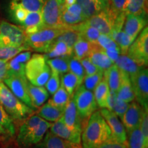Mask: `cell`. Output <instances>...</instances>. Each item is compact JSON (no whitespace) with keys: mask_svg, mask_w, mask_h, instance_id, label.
Instances as JSON below:
<instances>
[{"mask_svg":"<svg viewBox=\"0 0 148 148\" xmlns=\"http://www.w3.org/2000/svg\"><path fill=\"white\" fill-rule=\"evenodd\" d=\"M83 128V148H100L110 137V130L99 111L90 116Z\"/></svg>","mask_w":148,"mask_h":148,"instance_id":"obj_1","label":"cell"},{"mask_svg":"<svg viewBox=\"0 0 148 148\" xmlns=\"http://www.w3.org/2000/svg\"><path fill=\"white\" fill-rule=\"evenodd\" d=\"M0 104L12 119L16 120H25L34 111L20 101L3 82H0Z\"/></svg>","mask_w":148,"mask_h":148,"instance_id":"obj_2","label":"cell"},{"mask_svg":"<svg viewBox=\"0 0 148 148\" xmlns=\"http://www.w3.org/2000/svg\"><path fill=\"white\" fill-rule=\"evenodd\" d=\"M25 77L31 84L43 86L51 75V69L47 64L44 55L35 53L30 57L25 64Z\"/></svg>","mask_w":148,"mask_h":148,"instance_id":"obj_3","label":"cell"},{"mask_svg":"<svg viewBox=\"0 0 148 148\" xmlns=\"http://www.w3.org/2000/svg\"><path fill=\"white\" fill-rule=\"evenodd\" d=\"M64 27H43L33 34H25V44L29 49L46 53L51 44L62 33Z\"/></svg>","mask_w":148,"mask_h":148,"instance_id":"obj_4","label":"cell"},{"mask_svg":"<svg viewBox=\"0 0 148 148\" xmlns=\"http://www.w3.org/2000/svg\"><path fill=\"white\" fill-rule=\"evenodd\" d=\"M72 96L75 103L77 112L82 121H87L90 116L97 110V103L93 92L81 84Z\"/></svg>","mask_w":148,"mask_h":148,"instance_id":"obj_5","label":"cell"},{"mask_svg":"<svg viewBox=\"0 0 148 148\" xmlns=\"http://www.w3.org/2000/svg\"><path fill=\"white\" fill-rule=\"evenodd\" d=\"M25 40L23 27L5 21H0V47L21 46L25 44Z\"/></svg>","mask_w":148,"mask_h":148,"instance_id":"obj_6","label":"cell"},{"mask_svg":"<svg viewBox=\"0 0 148 148\" xmlns=\"http://www.w3.org/2000/svg\"><path fill=\"white\" fill-rule=\"evenodd\" d=\"M136 101L143 110H148V71L143 66L130 77Z\"/></svg>","mask_w":148,"mask_h":148,"instance_id":"obj_7","label":"cell"},{"mask_svg":"<svg viewBox=\"0 0 148 148\" xmlns=\"http://www.w3.org/2000/svg\"><path fill=\"white\" fill-rule=\"evenodd\" d=\"M127 56L136 61L140 66L148 63V28L144 27L141 33L134 39L127 51Z\"/></svg>","mask_w":148,"mask_h":148,"instance_id":"obj_8","label":"cell"},{"mask_svg":"<svg viewBox=\"0 0 148 148\" xmlns=\"http://www.w3.org/2000/svg\"><path fill=\"white\" fill-rule=\"evenodd\" d=\"M64 0H47L42 10L44 27H64L60 15Z\"/></svg>","mask_w":148,"mask_h":148,"instance_id":"obj_9","label":"cell"},{"mask_svg":"<svg viewBox=\"0 0 148 148\" xmlns=\"http://www.w3.org/2000/svg\"><path fill=\"white\" fill-rule=\"evenodd\" d=\"M27 79L26 77L18 76V75H6L3 79V83L8 86L11 92L23 103L29 108L34 109L30 98H29L28 90L27 87Z\"/></svg>","mask_w":148,"mask_h":148,"instance_id":"obj_10","label":"cell"},{"mask_svg":"<svg viewBox=\"0 0 148 148\" xmlns=\"http://www.w3.org/2000/svg\"><path fill=\"white\" fill-rule=\"evenodd\" d=\"M99 112L110 130V139L119 143L127 142L126 132L124 125L119 121L113 111L107 108H102Z\"/></svg>","mask_w":148,"mask_h":148,"instance_id":"obj_11","label":"cell"},{"mask_svg":"<svg viewBox=\"0 0 148 148\" xmlns=\"http://www.w3.org/2000/svg\"><path fill=\"white\" fill-rule=\"evenodd\" d=\"M115 19V17L112 15L110 10H108L101 11L95 14L85 22L88 25L97 29L100 34L108 35L111 37Z\"/></svg>","mask_w":148,"mask_h":148,"instance_id":"obj_12","label":"cell"},{"mask_svg":"<svg viewBox=\"0 0 148 148\" xmlns=\"http://www.w3.org/2000/svg\"><path fill=\"white\" fill-rule=\"evenodd\" d=\"M42 119H43L40 117L38 114L30 115L25 119L18 130L17 136V143L18 145L23 147L31 146V140L33 134L37 126L40 124Z\"/></svg>","mask_w":148,"mask_h":148,"instance_id":"obj_13","label":"cell"},{"mask_svg":"<svg viewBox=\"0 0 148 148\" xmlns=\"http://www.w3.org/2000/svg\"><path fill=\"white\" fill-rule=\"evenodd\" d=\"M62 118L64 124L68 128L74 132L82 134L85 123L79 115L73 97L69 99L68 103H66Z\"/></svg>","mask_w":148,"mask_h":148,"instance_id":"obj_14","label":"cell"},{"mask_svg":"<svg viewBox=\"0 0 148 148\" xmlns=\"http://www.w3.org/2000/svg\"><path fill=\"white\" fill-rule=\"evenodd\" d=\"M143 108L137 101H132L122 117V122L128 133L133 129L139 127L143 115Z\"/></svg>","mask_w":148,"mask_h":148,"instance_id":"obj_15","label":"cell"},{"mask_svg":"<svg viewBox=\"0 0 148 148\" xmlns=\"http://www.w3.org/2000/svg\"><path fill=\"white\" fill-rule=\"evenodd\" d=\"M60 21L64 27L74 26L85 21L82 15V9L78 3L75 2L68 6H64L62 5Z\"/></svg>","mask_w":148,"mask_h":148,"instance_id":"obj_16","label":"cell"},{"mask_svg":"<svg viewBox=\"0 0 148 148\" xmlns=\"http://www.w3.org/2000/svg\"><path fill=\"white\" fill-rule=\"evenodd\" d=\"M146 25H147L146 15L126 14L123 29L125 34L134 40Z\"/></svg>","mask_w":148,"mask_h":148,"instance_id":"obj_17","label":"cell"},{"mask_svg":"<svg viewBox=\"0 0 148 148\" xmlns=\"http://www.w3.org/2000/svg\"><path fill=\"white\" fill-rule=\"evenodd\" d=\"M76 2L82 9L85 21L101 11L110 9L108 0H76Z\"/></svg>","mask_w":148,"mask_h":148,"instance_id":"obj_18","label":"cell"},{"mask_svg":"<svg viewBox=\"0 0 148 148\" xmlns=\"http://www.w3.org/2000/svg\"><path fill=\"white\" fill-rule=\"evenodd\" d=\"M30 57L31 52L27 50L26 51H21L10 60L7 61L6 75L25 77V64Z\"/></svg>","mask_w":148,"mask_h":148,"instance_id":"obj_19","label":"cell"},{"mask_svg":"<svg viewBox=\"0 0 148 148\" xmlns=\"http://www.w3.org/2000/svg\"><path fill=\"white\" fill-rule=\"evenodd\" d=\"M49 128H50V132L52 134L61 138H63L66 141L71 142V143H80L81 133L74 132L68 128L64 124L62 117L58 121H55V123H52Z\"/></svg>","mask_w":148,"mask_h":148,"instance_id":"obj_20","label":"cell"},{"mask_svg":"<svg viewBox=\"0 0 148 148\" xmlns=\"http://www.w3.org/2000/svg\"><path fill=\"white\" fill-rule=\"evenodd\" d=\"M87 58L91 61L92 63L103 71H106L114 64L97 42H93L92 50Z\"/></svg>","mask_w":148,"mask_h":148,"instance_id":"obj_21","label":"cell"},{"mask_svg":"<svg viewBox=\"0 0 148 148\" xmlns=\"http://www.w3.org/2000/svg\"><path fill=\"white\" fill-rule=\"evenodd\" d=\"M20 24L24 29L25 34H30L38 32L44 27L42 12L27 11L25 18Z\"/></svg>","mask_w":148,"mask_h":148,"instance_id":"obj_22","label":"cell"},{"mask_svg":"<svg viewBox=\"0 0 148 148\" xmlns=\"http://www.w3.org/2000/svg\"><path fill=\"white\" fill-rule=\"evenodd\" d=\"M27 87L29 98L35 108L41 106L49 97V92L43 86H34L27 81Z\"/></svg>","mask_w":148,"mask_h":148,"instance_id":"obj_23","label":"cell"},{"mask_svg":"<svg viewBox=\"0 0 148 148\" xmlns=\"http://www.w3.org/2000/svg\"><path fill=\"white\" fill-rule=\"evenodd\" d=\"M114 63L121 71L127 73L130 77L136 74L142 67H143V66H140L136 61L127 56V54H120Z\"/></svg>","mask_w":148,"mask_h":148,"instance_id":"obj_24","label":"cell"},{"mask_svg":"<svg viewBox=\"0 0 148 148\" xmlns=\"http://www.w3.org/2000/svg\"><path fill=\"white\" fill-rule=\"evenodd\" d=\"M121 84L119 90L116 92V96L121 100L126 101L127 103L132 102V101H134L135 97L130 79L129 75L125 72L121 71Z\"/></svg>","mask_w":148,"mask_h":148,"instance_id":"obj_25","label":"cell"},{"mask_svg":"<svg viewBox=\"0 0 148 148\" xmlns=\"http://www.w3.org/2000/svg\"><path fill=\"white\" fill-rule=\"evenodd\" d=\"M72 55H73V50L68 47L65 42L62 40H55L49 46V49L44 56L45 57L46 60H47V59L58 58V57L70 56Z\"/></svg>","mask_w":148,"mask_h":148,"instance_id":"obj_26","label":"cell"},{"mask_svg":"<svg viewBox=\"0 0 148 148\" xmlns=\"http://www.w3.org/2000/svg\"><path fill=\"white\" fill-rule=\"evenodd\" d=\"M64 110L63 108H58L47 102L40 107L39 110L37 111V114L46 121L55 122L62 117L63 115Z\"/></svg>","mask_w":148,"mask_h":148,"instance_id":"obj_27","label":"cell"},{"mask_svg":"<svg viewBox=\"0 0 148 148\" xmlns=\"http://www.w3.org/2000/svg\"><path fill=\"white\" fill-rule=\"evenodd\" d=\"M103 76L106 79L110 90L116 92H117L121 84V70L116 66V64L114 63L110 68L103 71Z\"/></svg>","mask_w":148,"mask_h":148,"instance_id":"obj_28","label":"cell"},{"mask_svg":"<svg viewBox=\"0 0 148 148\" xmlns=\"http://www.w3.org/2000/svg\"><path fill=\"white\" fill-rule=\"evenodd\" d=\"M109 91H110V88H109L108 83L103 76V78L94 89L93 93L96 103L100 108H106Z\"/></svg>","mask_w":148,"mask_h":148,"instance_id":"obj_29","label":"cell"},{"mask_svg":"<svg viewBox=\"0 0 148 148\" xmlns=\"http://www.w3.org/2000/svg\"><path fill=\"white\" fill-rule=\"evenodd\" d=\"M42 141L39 142L35 148H66L67 141L56 136L51 132L45 134Z\"/></svg>","mask_w":148,"mask_h":148,"instance_id":"obj_30","label":"cell"},{"mask_svg":"<svg viewBox=\"0 0 148 148\" xmlns=\"http://www.w3.org/2000/svg\"><path fill=\"white\" fill-rule=\"evenodd\" d=\"M47 0H12L10 6H17L29 12H42Z\"/></svg>","mask_w":148,"mask_h":148,"instance_id":"obj_31","label":"cell"},{"mask_svg":"<svg viewBox=\"0 0 148 148\" xmlns=\"http://www.w3.org/2000/svg\"><path fill=\"white\" fill-rule=\"evenodd\" d=\"M80 34L75 26L65 27L62 33L57 37L58 40H62L65 42L70 49L73 50V47L75 43L80 38Z\"/></svg>","mask_w":148,"mask_h":148,"instance_id":"obj_32","label":"cell"},{"mask_svg":"<svg viewBox=\"0 0 148 148\" xmlns=\"http://www.w3.org/2000/svg\"><path fill=\"white\" fill-rule=\"evenodd\" d=\"M111 38L114 40V42L119 46L121 54H127V49L132 42L133 40L130 36L125 34L123 30H113L111 34Z\"/></svg>","mask_w":148,"mask_h":148,"instance_id":"obj_33","label":"cell"},{"mask_svg":"<svg viewBox=\"0 0 148 148\" xmlns=\"http://www.w3.org/2000/svg\"><path fill=\"white\" fill-rule=\"evenodd\" d=\"M93 42H89L80 37L73 47V54L78 60L87 58L92 50Z\"/></svg>","mask_w":148,"mask_h":148,"instance_id":"obj_34","label":"cell"},{"mask_svg":"<svg viewBox=\"0 0 148 148\" xmlns=\"http://www.w3.org/2000/svg\"><path fill=\"white\" fill-rule=\"evenodd\" d=\"M0 129L6 136H12L15 134V127L10 116L0 104Z\"/></svg>","mask_w":148,"mask_h":148,"instance_id":"obj_35","label":"cell"},{"mask_svg":"<svg viewBox=\"0 0 148 148\" xmlns=\"http://www.w3.org/2000/svg\"><path fill=\"white\" fill-rule=\"evenodd\" d=\"M74 26L79 31L81 37L84 39L91 42H97L100 32L95 27L88 25L85 21Z\"/></svg>","mask_w":148,"mask_h":148,"instance_id":"obj_36","label":"cell"},{"mask_svg":"<svg viewBox=\"0 0 148 148\" xmlns=\"http://www.w3.org/2000/svg\"><path fill=\"white\" fill-rule=\"evenodd\" d=\"M61 86L68 92L69 97H71L80 84L77 77L73 73L71 72H66L61 75Z\"/></svg>","mask_w":148,"mask_h":148,"instance_id":"obj_37","label":"cell"},{"mask_svg":"<svg viewBox=\"0 0 148 148\" xmlns=\"http://www.w3.org/2000/svg\"><path fill=\"white\" fill-rule=\"evenodd\" d=\"M70 56L47 59L46 60V62H47L51 70L56 71L59 75H62L69 71V59Z\"/></svg>","mask_w":148,"mask_h":148,"instance_id":"obj_38","label":"cell"},{"mask_svg":"<svg viewBox=\"0 0 148 148\" xmlns=\"http://www.w3.org/2000/svg\"><path fill=\"white\" fill-rule=\"evenodd\" d=\"M146 0H127L124 12L126 14L146 15Z\"/></svg>","mask_w":148,"mask_h":148,"instance_id":"obj_39","label":"cell"},{"mask_svg":"<svg viewBox=\"0 0 148 148\" xmlns=\"http://www.w3.org/2000/svg\"><path fill=\"white\" fill-rule=\"evenodd\" d=\"M128 148H147L140 127L133 129L128 132Z\"/></svg>","mask_w":148,"mask_h":148,"instance_id":"obj_40","label":"cell"},{"mask_svg":"<svg viewBox=\"0 0 148 148\" xmlns=\"http://www.w3.org/2000/svg\"><path fill=\"white\" fill-rule=\"evenodd\" d=\"M69 100V94L60 85V86H59L58 89L53 94V97L48 101V102L58 107V108L64 109Z\"/></svg>","mask_w":148,"mask_h":148,"instance_id":"obj_41","label":"cell"},{"mask_svg":"<svg viewBox=\"0 0 148 148\" xmlns=\"http://www.w3.org/2000/svg\"><path fill=\"white\" fill-rule=\"evenodd\" d=\"M30 49L27 45L24 44L21 46H4L0 47V59L8 61L17 55L18 53L23 51Z\"/></svg>","mask_w":148,"mask_h":148,"instance_id":"obj_42","label":"cell"},{"mask_svg":"<svg viewBox=\"0 0 148 148\" xmlns=\"http://www.w3.org/2000/svg\"><path fill=\"white\" fill-rule=\"evenodd\" d=\"M69 71L77 77L79 84H82L85 76L84 69L81 64L80 60L74 57L73 56H70L69 59Z\"/></svg>","mask_w":148,"mask_h":148,"instance_id":"obj_43","label":"cell"},{"mask_svg":"<svg viewBox=\"0 0 148 148\" xmlns=\"http://www.w3.org/2000/svg\"><path fill=\"white\" fill-rule=\"evenodd\" d=\"M103 71H100L97 73L93 74V75H86L83 79V81H84L83 86L87 90L92 91L101 80V79L103 78Z\"/></svg>","mask_w":148,"mask_h":148,"instance_id":"obj_44","label":"cell"},{"mask_svg":"<svg viewBox=\"0 0 148 148\" xmlns=\"http://www.w3.org/2000/svg\"><path fill=\"white\" fill-rule=\"evenodd\" d=\"M97 42L104 51L110 50V49H119V46L114 42V40L111 37L106 34H99L97 40Z\"/></svg>","mask_w":148,"mask_h":148,"instance_id":"obj_45","label":"cell"},{"mask_svg":"<svg viewBox=\"0 0 148 148\" xmlns=\"http://www.w3.org/2000/svg\"><path fill=\"white\" fill-rule=\"evenodd\" d=\"M60 75L56 71L51 70V75L47 82H46V88L49 93L53 95L58 89L60 86Z\"/></svg>","mask_w":148,"mask_h":148,"instance_id":"obj_46","label":"cell"},{"mask_svg":"<svg viewBox=\"0 0 148 148\" xmlns=\"http://www.w3.org/2000/svg\"><path fill=\"white\" fill-rule=\"evenodd\" d=\"M126 3L127 0H110L109 10L115 18L120 14L125 13L124 10Z\"/></svg>","mask_w":148,"mask_h":148,"instance_id":"obj_47","label":"cell"},{"mask_svg":"<svg viewBox=\"0 0 148 148\" xmlns=\"http://www.w3.org/2000/svg\"><path fill=\"white\" fill-rule=\"evenodd\" d=\"M129 106V103L126 102V101H124L121 100V99L117 97L116 96V99L115 103H114V108L112 109V111L115 113L116 116H118L120 117V119H122L123 114L125 112V111L128 108Z\"/></svg>","mask_w":148,"mask_h":148,"instance_id":"obj_48","label":"cell"},{"mask_svg":"<svg viewBox=\"0 0 148 148\" xmlns=\"http://www.w3.org/2000/svg\"><path fill=\"white\" fill-rule=\"evenodd\" d=\"M80 62L82 64L83 68H84L86 75H93V74H95L101 71L93 63H92V62L88 59V58H84L82 59V60H80Z\"/></svg>","mask_w":148,"mask_h":148,"instance_id":"obj_49","label":"cell"},{"mask_svg":"<svg viewBox=\"0 0 148 148\" xmlns=\"http://www.w3.org/2000/svg\"><path fill=\"white\" fill-rule=\"evenodd\" d=\"M139 127L146 145L148 146V110H144Z\"/></svg>","mask_w":148,"mask_h":148,"instance_id":"obj_50","label":"cell"},{"mask_svg":"<svg viewBox=\"0 0 148 148\" xmlns=\"http://www.w3.org/2000/svg\"><path fill=\"white\" fill-rule=\"evenodd\" d=\"M100 148H128V144L127 142L119 143V142L109 138L108 140L102 144Z\"/></svg>","mask_w":148,"mask_h":148,"instance_id":"obj_51","label":"cell"},{"mask_svg":"<svg viewBox=\"0 0 148 148\" xmlns=\"http://www.w3.org/2000/svg\"><path fill=\"white\" fill-rule=\"evenodd\" d=\"M116 99V92L113 91V90H110L108 99H107V101H106V108L112 111V109H113L114 106V103H115Z\"/></svg>","mask_w":148,"mask_h":148,"instance_id":"obj_52","label":"cell"},{"mask_svg":"<svg viewBox=\"0 0 148 148\" xmlns=\"http://www.w3.org/2000/svg\"><path fill=\"white\" fill-rule=\"evenodd\" d=\"M7 72V61L0 59V82H3Z\"/></svg>","mask_w":148,"mask_h":148,"instance_id":"obj_53","label":"cell"},{"mask_svg":"<svg viewBox=\"0 0 148 148\" xmlns=\"http://www.w3.org/2000/svg\"><path fill=\"white\" fill-rule=\"evenodd\" d=\"M66 148H83V147L81 145L80 143H71V142L67 141V146H66Z\"/></svg>","mask_w":148,"mask_h":148,"instance_id":"obj_54","label":"cell"},{"mask_svg":"<svg viewBox=\"0 0 148 148\" xmlns=\"http://www.w3.org/2000/svg\"><path fill=\"white\" fill-rule=\"evenodd\" d=\"M76 2V0H64L63 5L64 6H68V5H72Z\"/></svg>","mask_w":148,"mask_h":148,"instance_id":"obj_55","label":"cell"},{"mask_svg":"<svg viewBox=\"0 0 148 148\" xmlns=\"http://www.w3.org/2000/svg\"><path fill=\"white\" fill-rule=\"evenodd\" d=\"M2 137H6V136L5 135L4 132H3V131L0 129V138H2Z\"/></svg>","mask_w":148,"mask_h":148,"instance_id":"obj_56","label":"cell"}]
</instances>
